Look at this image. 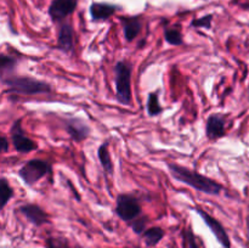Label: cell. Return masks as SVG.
<instances>
[{
  "mask_svg": "<svg viewBox=\"0 0 249 248\" xmlns=\"http://www.w3.org/2000/svg\"><path fill=\"white\" fill-rule=\"evenodd\" d=\"M167 167L173 179L197 190L198 192L212 195V196H218L223 190V186L218 181L203 174H199L196 170L189 169V168L182 167L177 163H168Z\"/></svg>",
  "mask_w": 249,
  "mask_h": 248,
  "instance_id": "6da1fadb",
  "label": "cell"
},
{
  "mask_svg": "<svg viewBox=\"0 0 249 248\" xmlns=\"http://www.w3.org/2000/svg\"><path fill=\"white\" fill-rule=\"evenodd\" d=\"M2 83L7 87V94L40 95L50 94L51 90H53L49 83L32 77H19L16 74L4 79Z\"/></svg>",
  "mask_w": 249,
  "mask_h": 248,
  "instance_id": "7a4b0ae2",
  "label": "cell"
},
{
  "mask_svg": "<svg viewBox=\"0 0 249 248\" xmlns=\"http://www.w3.org/2000/svg\"><path fill=\"white\" fill-rule=\"evenodd\" d=\"M114 85L116 99L122 105L131 104V73L133 65L129 61L122 60L114 65Z\"/></svg>",
  "mask_w": 249,
  "mask_h": 248,
  "instance_id": "3957f363",
  "label": "cell"
},
{
  "mask_svg": "<svg viewBox=\"0 0 249 248\" xmlns=\"http://www.w3.org/2000/svg\"><path fill=\"white\" fill-rule=\"evenodd\" d=\"M51 172H53V167L46 160L29 159L19 168L18 177L23 180L27 186H33L44 177L51 174Z\"/></svg>",
  "mask_w": 249,
  "mask_h": 248,
  "instance_id": "277c9868",
  "label": "cell"
},
{
  "mask_svg": "<svg viewBox=\"0 0 249 248\" xmlns=\"http://www.w3.org/2000/svg\"><path fill=\"white\" fill-rule=\"evenodd\" d=\"M114 212L119 219L125 223H131L134 219L139 218L142 214V207L134 195L119 194L116 198Z\"/></svg>",
  "mask_w": 249,
  "mask_h": 248,
  "instance_id": "5b68a950",
  "label": "cell"
},
{
  "mask_svg": "<svg viewBox=\"0 0 249 248\" xmlns=\"http://www.w3.org/2000/svg\"><path fill=\"white\" fill-rule=\"evenodd\" d=\"M10 134H11L12 145L18 153H29L38 148V145L31 138H28L22 129V119L14 122L10 129Z\"/></svg>",
  "mask_w": 249,
  "mask_h": 248,
  "instance_id": "8992f818",
  "label": "cell"
},
{
  "mask_svg": "<svg viewBox=\"0 0 249 248\" xmlns=\"http://www.w3.org/2000/svg\"><path fill=\"white\" fill-rule=\"evenodd\" d=\"M195 211H196V213L201 216L202 220L204 221V224H206V225L209 228V230L213 232V235L215 236V238L218 240V242L220 243L224 248H231L230 237H229L228 232H226V230H225V228L223 226V224H221L219 220H216V219L214 218V216H212L211 214L207 213L204 209L196 207V208H195Z\"/></svg>",
  "mask_w": 249,
  "mask_h": 248,
  "instance_id": "52a82bcc",
  "label": "cell"
},
{
  "mask_svg": "<svg viewBox=\"0 0 249 248\" xmlns=\"http://www.w3.org/2000/svg\"><path fill=\"white\" fill-rule=\"evenodd\" d=\"M63 123H65L66 131L75 142H82L85 139L89 138L91 129L84 119L78 118V117H67Z\"/></svg>",
  "mask_w": 249,
  "mask_h": 248,
  "instance_id": "ba28073f",
  "label": "cell"
},
{
  "mask_svg": "<svg viewBox=\"0 0 249 248\" xmlns=\"http://www.w3.org/2000/svg\"><path fill=\"white\" fill-rule=\"evenodd\" d=\"M78 6V0H53L49 7V16L53 22H63L66 17L71 16Z\"/></svg>",
  "mask_w": 249,
  "mask_h": 248,
  "instance_id": "9c48e42d",
  "label": "cell"
},
{
  "mask_svg": "<svg viewBox=\"0 0 249 248\" xmlns=\"http://www.w3.org/2000/svg\"><path fill=\"white\" fill-rule=\"evenodd\" d=\"M56 49L66 53H72L74 51V29L68 22H60Z\"/></svg>",
  "mask_w": 249,
  "mask_h": 248,
  "instance_id": "30bf717a",
  "label": "cell"
},
{
  "mask_svg": "<svg viewBox=\"0 0 249 248\" xmlns=\"http://www.w3.org/2000/svg\"><path fill=\"white\" fill-rule=\"evenodd\" d=\"M18 212L33 225L41 226L49 223V215L40 206L34 203H24L18 208Z\"/></svg>",
  "mask_w": 249,
  "mask_h": 248,
  "instance_id": "8fae6325",
  "label": "cell"
},
{
  "mask_svg": "<svg viewBox=\"0 0 249 248\" xmlns=\"http://www.w3.org/2000/svg\"><path fill=\"white\" fill-rule=\"evenodd\" d=\"M225 117L219 113L211 114L206 123V134L209 140H218L226 135Z\"/></svg>",
  "mask_w": 249,
  "mask_h": 248,
  "instance_id": "7c38bea8",
  "label": "cell"
},
{
  "mask_svg": "<svg viewBox=\"0 0 249 248\" xmlns=\"http://www.w3.org/2000/svg\"><path fill=\"white\" fill-rule=\"evenodd\" d=\"M122 22V27H123V34L124 39L128 43L134 41V39L141 33L142 29V19L140 16H125L119 17Z\"/></svg>",
  "mask_w": 249,
  "mask_h": 248,
  "instance_id": "4fadbf2b",
  "label": "cell"
},
{
  "mask_svg": "<svg viewBox=\"0 0 249 248\" xmlns=\"http://www.w3.org/2000/svg\"><path fill=\"white\" fill-rule=\"evenodd\" d=\"M117 10H118V6L116 5L106 4V2H92L90 5L89 11L92 21L99 22L109 18Z\"/></svg>",
  "mask_w": 249,
  "mask_h": 248,
  "instance_id": "5bb4252c",
  "label": "cell"
},
{
  "mask_svg": "<svg viewBox=\"0 0 249 248\" xmlns=\"http://www.w3.org/2000/svg\"><path fill=\"white\" fill-rule=\"evenodd\" d=\"M17 58L7 53H0V80H4L6 78L15 74V71L17 67Z\"/></svg>",
  "mask_w": 249,
  "mask_h": 248,
  "instance_id": "9a60e30c",
  "label": "cell"
},
{
  "mask_svg": "<svg viewBox=\"0 0 249 248\" xmlns=\"http://www.w3.org/2000/svg\"><path fill=\"white\" fill-rule=\"evenodd\" d=\"M97 157H99L100 164H101L104 172L108 175L113 174V163H112L111 155H109L107 141L102 142L100 147L97 148Z\"/></svg>",
  "mask_w": 249,
  "mask_h": 248,
  "instance_id": "2e32d148",
  "label": "cell"
},
{
  "mask_svg": "<svg viewBox=\"0 0 249 248\" xmlns=\"http://www.w3.org/2000/svg\"><path fill=\"white\" fill-rule=\"evenodd\" d=\"M164 237V230L160 226H153V228L146 229L142 232V238L145 241L147 247H155L162 241Z\"/></svg>",
  "mask_w": 249,
  "mask_h": 248,
  "instance_id": "e0dca14e",
  "label": "cell"
},
{
  "mask_svg": "<svg viewBox=\"0 0 249 248\" xmlns=\"http://www.w3.org/2000/svg\"><path fill=\"white\" fill-rule=\"evenodd\" d=\"M12 197H14V189L6 179L1 177L0 179V211L5 208Z\"/></svg>",
  "mask_w": 249,
  "mask_h": 248,
  "instance_id": "ac0fdd59",
  "label": "cell"
},
{
  "mask_svg": "<svg viewBox=\"0 0 249 248\" xmlns=\"http://www.w3.org/2000/svg\"><path fill=\"white\" fill-rule=\"evenodd\" d=\"M163 112V107L160 105V99H158V92L153 91L148 94L147 97V113L148 116L156 117Z\"/></svg>",
  "mask_w": 249,
  "mask_h": 248,
  "instance_id": "d6986e66",
  "label": "cell"
},
{
  "mask_svg": "<svg viewBox=\"0 0 249 248\" xmlns=\"http://www.w3.org/2000/svg\"><path fill=\"white\" fill-rule=\"evenodd\" d=\"M164 39L168 44L174 46H179L184 44L182 34L180 29L178 28H165L164 29Z\"/></svg>",
  "mask_w": 249,
  "mask_h": 248,
  "instance_id": "ffe728a7",
  "label": "cell"
},
{
  "mask_svg": "<svg viewBox=\"0 0 249 248\" xmlns=\"http://www.w3.org/2000/svg\"><path fill=\"white\" fill-rule=\"evenodd\" d=\"M212 21H213V15H206V16L199 17V18L192 19L191 27H195V28L211 29Z\"/></svg>",
  "mask_w": 249,
  "mask_h": 248,
  "instance_id": "44dd1931",
  "label": "cell"
},
{
  "mask_svg": "<svg viewBox=\"0 0 249 248\" xmlns=\"http://www.w3.org/2000/svg\"><path fill=\"white\" fill-rule=\"evenodd\" d=\"M131 229L135 233L138 235H142L143 231L146 230V225H147V218L146 216H139V218L134 219L133 221L130 223Z\"/></svg>",
  "mask_w": 249,
  "mask_h": 248,
  "instance_id": "7402d4cb",
  "label": "cell"
},
{
  "mask_svg": "<svg viewBox=\"0 0 249 248\" xmlns=\"http://www.w3.org/2000/svg\"><path fill=\"white\" fill-rule=\"evenodd\" d=\"M182 238H184V243L189 246V248H199L198 243H197L196 236H195L194 231L191 229L182 231Z\"/></svg>",
  "mask_w": 249,
  "mask_h": 248,
  "instance_id": "603a6c76",
  "label": "cell"
},
{
  "mask_svg": "<svg viewBox=\"0 0 249 248\" xmlns=\"http://www.w3.org/2000/svg\"><path fill=\"white\" fill-rule=\"evenodd\" d=\"M46 248H66V245L57 238L50 237L46 240Z\"/></svg>",
  "mask_w": 249,
  "mask_h": 248,
  "instance_id": "cb8c5ba5",
  "label": "cell"
},
{
  "mask_svg": "<svg viewBox=\"0 0 249 248\" xmlns=\"http://www.w3.org/2000/svg\"><path fill=\"white\" fill-rule=\"evenodd\" d=\"M9 147H10V143H9V140H7V138L0 135V152H7V151H9Z\"/></svg>",
  "mask_w": 249,
  "mask_h": 248,
  "instance_id": "d4e9b609",
  "label": "cell"
}]
</instances>
